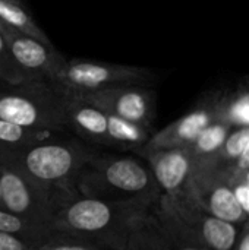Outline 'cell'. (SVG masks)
I'll return each instance as SVG.
<instances>
[{"label":"cell","mask_w":249,"mask_h":250,"mask_svg":"<svg viewBox=\"0 0 249 250\" xmlns=\"http://www.w3.org/2000/svg\"><path fill=\"white\" fill-rule=\"evenodd\" d=\"M19 229H21V221L16 217L0 212V231L10 233V231H18Z\"/></svg>","instance_id":"20"},{"label":"cell","mask_w":249,"mask_h":250,"mask_svg":"<svg viewBox=\"0 0 249 250\" xmlns=\"http://www.w3.org/2000/svg\"><path fill=\"white\" fill-rule=\"evenodd\" d=\"M233 250H249V218L244 226H241L239 236Z\"/></svg>","instance_id":"21"},{"label":"cell","mask_w":249,"mask_h":250,"mask_svg":"<svg viewBox=\"0 0 249 250\" xmlns=\"http://www.w3.org/2000/svg\"><path fill=\"white\" fill-rule=\"evenodd\" d=\"M233 127H230L227 123L222 122V120H214L211 125H208L197 138L195 141L188 145V148L191 149L192 155H194V161L195 160H203V158H208L213 157L214 154H217L225 141L227 139L230 130Z\"/></svg>","instance_id":"13"},{"label":"cell","mask_w":249,"mask_h":250,"mask_svg":"<svg viewBox=\"0 0 249 250\" xmlns=\"http://www.w3.org/2000/svg\"><path fill=\"white\" fill-rule=\"evenodd\" d=\"M0 250H23V248L15 237L0 231Z\"/></svg>","instance_id":"22"},{"label":"cell","mask_w":249,"mask_h":250,"mask_svg":"<svg viewBox=\"0 0 249 250\" xmlns=\"http://www.w3.org/2000/svg\"><path fill=\"white\" fill-rule=\"evenodd\" d=\"M194 167V155L188 146L169 148L154 160L157 182L167 192H178L186 185Z\"/></svg>","instance_id":"8"},{"label":"cell","mask_w":249,"mask_h":250,"mask_svg":"<svg viewBox=\"0 0 249 250\" xmlns=\"http://www.w3.org/2000/svg\"><path fill=\"white\" fill-rule=\"evenodd\" d=\"M153 78V72L147 67L87 59H66L54 83L68 94L78 95L113 85H141Z\"/></svg>","instance_id":"1"},{"label":"cell","mask_w":249,"mask_h":250,"mask_svg":"<svg viewBox=\"0 0 249 250\" xmlns=\"http://www.w3.org/2000/svg\"><path fill=\"white\" fill-rule=\"evenodd\" d=\"M0 196H1V189H0Z\"/></svg>","instance_id":"25"},{"label":"cell","mask_w":249,"mask_h":250,"mask_svg":"<svg viewBox=\"0 0 249 250\" xmlns=\"http://www.w3.org/2000/svg\"><path fill=\"white\" fill-rule=\"evenodd\" d=\"M217 120L230 127H249V78L227 91H219Z\"/></svg>","instance_id":"10"},{"label":"cell","mask_w":249,"mask_h":250,"mask_svg":"<svg viewBox=\"0 0 249 250\" xmlns=\"http://www.w3.org/2000/svg\"><path fill=\"white\" fill-rule=\"evenodd\" d=\"M107 133L114 139L129 141V142L141 141L144 136L138 125L123 120L113 114H107Z\"/></svg>","instance_id":"17"},{"label":"cell","mask_w":249,"mask_h":250,"mask_svg":"<svg viewBox=\"0 0 249 250\" xmlns=\"http://www.w3.org/2000/svg\"><path fill=\"white\" fill-rule=\"evenodd\" d=\"M0 22L43 42L51 44L48 35L34 21L22 0H0Z\"/></svg>","instance_id":"11"},{"label":"cell","mask_w":249,"mask_h":250,"mask_svg":"<svg viewBox=\"0 0 249 250\" xmlns=\"http://www.w3.org/2000/svg\"><path fill=\"white\" fill-rule=\"evenodd\" d=\"M197 202L213 217L244 226L248 215L239 205L229 177L208 160H195L186 182Z\"/></svg>","instance_id":"2"},{"label":"cell","mask_w":249,"mask_h":250,"mask_svg":"<svg viewBox=\"0 0 249 250\" xmlns=\"http://www.w3.org/2000/svg\"><path fill=\"white\" fill-rule=\"evenodd\" d=\"M68 221L78 230L95 231L110 221V211L98 201H81L69 209Z\"/></svg>","instance_id":"12"},{"label":"cell","mask_w":249,"mask_h":250,"mask_svg":"<svg viewBox=\"0 0 249 250\" xmlns=\"http://www.w3.org/2000/svg\"><path fill=\"white\" fill-rule=\"evenodd\" d=\"M1 196L4 204L13 212H22L28 208L29 198L25 185L15 174H4L0 182Z\"/></svg>","instance_id":"15"},{"label":"cell","mask_w":249,"mask_h":250,"mask_svg":"<svg viewBox=\"0 0 249 250\" xmlns=\"http://www.w3.org/2000/svg\"><path fill=\"white\" fill-rule=\"evenodd\" d=\"M26 82H32L29 76L13 60L1 34H0V85L18 86Z\"/></svg>","instance_id":"16"},{"label":"cell","mask_w":249,"mask_h":250,"mask_svg":"<svg viewBox=\"0 0 249 250\" xmlns=\"http://www.w3.org/2000/svg\"><path fill=\"white\" fill-rule=\"evenodd\" d=\"M22 136H23V127L0 119V141L18 142L19 139H22Z\"/></svg>","instance_id":"19"},{"label":"cell","mask_w":249,"mask_h":250,"mask_svg":"<svg viewBox=\"0 0 249 250\" xmlns=\"http://www.w3.org/2000/svg\"><path fill=\"white\" fill-rule=\"evenodd\" d=\"M12 88L7 92L0 91V119L21 127L41 123L47 111L54 113L66 108L60 103L65 89L56 83L32 81Z\"/></svg>","instance_id":"3"},{"label":"cell","mask_w":249,"mask_h":250,"mask_svg":"<svg viewBox=\"0 0 249 250\" xmlns=\"http://www.w3.org/2000/svg\"><path fill=\"white\" fill-rule=\"evenodd\" d=\"M107 180L123 190L136 192L142 190L148 183V176L144 168H141L136 163L123 160L112 164L107 168Z\"/></svg>","instance_id":"14"},{"label":"cell","mask_w":249,"mask_h":250,"mask_svg":"<svg viewBox=\"0 0 249 250\" xmlns=\"http://www.w3.org/2000/svg\"><path fill=\"white\" fill-rule=\"evenodd\" d=\"M217 98L219 91L205 95L189 113L164 129L158 135L157 144L167 148L191 145L208 125L217 120Z\"/></svg>","instance_id":"7"},{"label":"cell","mask_w":249,"mask_h":250,"mask_svg":"<svg viewBox=\"0 0 249 250\" xmlns=\"http://www.w3.org/2000/svg\"><path fill=\"white\" fill-rule=\"evenodd\" d=\"M176 212L181 227L185 229L186 237L194 246L203 250H233L241 227L208 214L191 190L178 201Z\"/></svg>","instance_id":"4"},{"label":"cell","mask_w":249,"mask_h":250,"mask_svg":"<svg viewBox=\"0 0 249 250\" xmlns=\"http://www.w3.org/2000/svg\"><path fill=\"white\" fill-rule=\"evenodd\" d=\"M54 250H85L82 249V248H57V249Z\"/></svg>","instance_id":"24"},{"label":"cell","mask_w":249,"mask_h":250,"mask_svg":"<svg viewBox=\"0 0 249 250\" xmlns=\"http://www.w3.org/2000/svg\"><path fill=\"white\" fill-rule=\"evenodd\" d=\"M230 186L235 192V196H236L239 205L242 207V209L245 211V214L249 218V185L241 179H232Z\"/></svg>","instance_id":"18"},{"label":"cell","mask_w":249,"mask_h":250,"mask_svg":"<svg viewBox=\"0 0 249 250\" xmlns=\"http://www.w3.org/2000/svg\"><path fill=\"white\" fill-rule=\"evenodd\" d=\"M26 166L34 176L43 180H54L70 170L72 154L59 145L38 146L29 152Z\"/></svg>","instance_id":"9"},{"label":"cell","mask_w":249,"mask_h":250,"mask_svg":"<svg viewBox=\"0 0 249 250\" xmlns=\"http://www.w3.org/2000/svg\"><path fill=\"white\" fill-rule=\"evenodd\" d=\"M0 34L16 64L31 81L54 83L66 59L53 47L0 22Z\"/></svg>","instance_id":"5"},{"label":"cell","mask_w":249,"mask_h":250,"mask_svg":"<svg viewBox=\"0 0 249 250\" xmlns=\"http://www.w3.org/2000/svg\"><path fill=\"white\" fill-rule=\"evenodd\" d=\"M233 179H241V180H244L245 183H248L249 185V170L244 171V173H241V174H238V176H235ZM230 180H232V179H230Z\"/></svg>","instance_id":"23"},{"label":"cell","mask_w":249,"mask_h":250,"mask_svg":"<svg viewBox=\"0 0 249 250\" xmlns=\"http://www.w3.org/2000/svg\"><path fill=\"white\" fill-rule=\"evenodd\" d=\"M73 97L135 125L147 122L153 111V94L141 85H113Z\"/></svg>","instance_id":"6"}]
</instances>
